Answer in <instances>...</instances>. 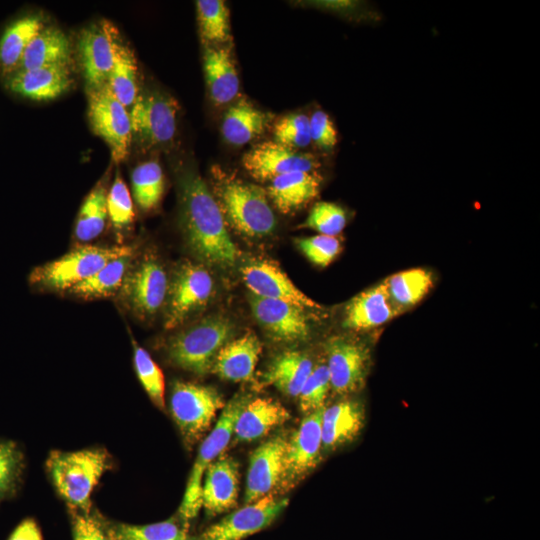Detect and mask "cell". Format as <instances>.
<instances>
[{
	"label": "cell",
	"mask_w": 540,
	"mask_h": 540,
	"mask_svg": "<svg viewBox=\"0 0 540 540\" xmlns=\"http://www.w3.org/2000/svg\"><path fill=\"white\" fill-rule=\"evenodd\" d=\"M203 66L212 101L227 104L239 92V77L229 48L205 45Z\"/></svg>",
	"instance_id": "obj_28"
},
{
	"label": "cell",
	"mask_w": 540,
	"mask_h": 540,
	"mask_svg": "<svg viewBox=\"0 0 540 540\" xmlns=\"http://www.w3.org/2000/svg\"><path fill=\"white\" fill-rule=\"evenodd\" d=\"M201 488L202 507L210 515L233 508L239 493V466L234 458L219 456L204 473Z\"/></svg>",
	"instance_id": "obj_21"
},
{
	"label": "cell",
	"mask_w": 540,
	"mask_h": 540,
	"mask_svg": "<svg viewBox=\"0 0 540 540\" xmlns=\"http://www.w3.org/2000/svg\"><path fill=\"white\" fill-rule=\"evenodd\" d=\"M330 387L345 395L360 390L366 381L370 355L368 348L351 338L333 337L326 344Z\"/></svg>",
	"instance_id": "obj_13"
},
{
	"label": "cell",
	"mask_w": 540,
	"mask_h": 540,
	"mask_svg": "<svg viewBox=\"0 0 540 540\" xmlns=\"http://www.w3.org/2000/svg\"><path fill=\"white\" fill-rule=\"evenodd\" d=\"M250 305L255 319L275 340L294 343L306 340L311 327L307 311L281 300L251 295Z\"/></svg>",
	"instance_id": "obj_17"
},
{
	"label": "cell",
	"mask_w": 540,
	"mask_h": 540,
	"mask_svg": "<svg viewBox=\"0 0 540 540\" xmlns=\"http://www.w3.org/2000/svg\"><path fill=\"white\" fill-rule=\"evenodd\" d=\"M133 251L130 246H80L62 257L34 268L28 277L31 286L68 291L87 280L110 260Z\"/></svg>",
	"instance_id": "obj_5"
},
{
	"label": "cell",
	"mask_w": 540,
	"mask_h": 540,
	"mask_svg": "<svg viewBox=\"0 0 540 540\" xmlns=\"http://www.w3.org/2000/svg\"><path fill=\"white\" fill-rule=\"evenodd\" d=\"M73 540H112V538L94 518L78 515L73 524Z\"/></svg>",
	"instance_id": "obj_47"
},
{
	"label": "cell",
	"mask_w": 540,
	"mask_h": 540,
	"mask_svg": "<svg viewBox=\"0 0 540 540\" xmlns=\"http://www.w3.org/2000/svg\"><path fill=\"white\" fill-rule=\"evenodd\" d=\"M133 253L131 251L110 260L93 276L73 286L68 292L86 300L114 295L120 291L130 270Z\"/></svg>",
	"instance_id": "obj_33"
},
{
	"label": "cell",
	"mask_w": 540,
	"mask_h": 540,
	"mask_svg": "<svg viewBox=\"0 0 540 540\" xmlns=\"http://www.w3.org/2000/svg\"><path fill=\"white\" fill-rule=\"evenodd\" d=\"M23 468V455L10 440H0V500L13 495Z\"/></svg>",
	"instance_id": "obj_42"
},
{
	"label": "cell",
	"mask_w": 540,
	"mask_h": 540,
	"mask_svg": "<svg viewBox=\"0 0 540 540\" xmlns=\"http://www.w3.org/2000/svg\"><path fill=\"white\" fill-rule=\"evenodd\" d=\"M108 218L115 231L123 233L134 222V206L130 191L119 174L116 175L107 194Z\"/></svg>",
	"instance_id": "obj_40"
},
{
	"label": "cell",
	"mask_w": 540,
	"mask_h": 540,
	"mask_svg": "<svg viewBox=\"0 0 540 540\" xmlns=\"http://www.w3.org/2000/svg\"><path fill=\"white\" fill-rule=\"evenodd\" d=\"M181 225L191 252L209 265L233 266L239 251L211 190L192 170L179 178Z\"/></svg>",
	"instance_id": "obj_1"
},
{
	"label": "cell",
	"mask_w": 540,
	"mask_h": 540,
	"mask_svg": "<svg viewBox=\"0 0 540 540\" xmlns=\"http://www.w3.org/2000/svg\"><path fill=\"white\" fill-rule=\"evenodd\" d=\"M346 213L335 203L320 201L311 209L301 227L310 228L321 235L336 237L346 226Z\"/></svg>",
	"instance_id": "obj_41"
},
{
	"label": "cell",
	"mask_w": 540,
	"mask_h": 540,
	"mask_svg": "<svg viewBox=\"0 0 540 540\" xmlns=\"http://www.w3.org/2000/svg\"><path fill=\"white\" fill-rule=\"evenodd\" d=\"M133 348V361L136 374L152 402L158 408L163 409L165 406V381L162 370L150 354L143 347L139 346L135 340H133Z\"/></svg>",
	"instance_id": "obj_39"
},
{
	"label": "cell",
	"mask_w": 540,
	"mask_h": 540,
	"mask_svg": "<svg viewBox=\"0 0 540 540\" xmlns=\"http://www.w3.org/2000/svg\"><path fill=\"white\" fill-rule=\"evenodd\" d=\"M241 271L243 281L252 295L288 302L306 311L320 309L319 304L298 289L272 260L253 259Z\"/></svg>",
	"instance_id": "obj_15"
},
{
	"label": "cell",
	"mask_w": 540,
	"mask_h": 540,
	"mask_svg": "<svg viewBox=\"0 0 540 540\" xmlns=\"http://www.w3.org/2000/svg\"><path fill=\"white\" fill-rule=\"evenodd\" d=\"M274 141L286 147L303 148L311 143L309 117L302 113L281 118L273 129Z\"/></svg>",
	"instance_id": "obj_44"
},
{
	"label": "cell",
	"mask_w": 540,
	"mask_h": 540,
	"mask_svg": "<svg viewBox=\"0 0 540 540\" xmlns=\"http://www.w3.org/2000/svg\"><path fill=\"white\" fill-rule=\"evenodd\" d=\"M262 351L259 338L251 331L229 340L218 352L212 372L233 382L251 380Z\"/></svg>",
	"instance_id": "obj_24"
},
{
	"label": "cell",
	"mask_w": 540,
	"mask_h": 540,
	"mask_svg": "<svg viewBox=\"0 0 540 540\" xmlns=\"http://www.w3.org/2000/svg\"><path fill=\"white\" fill-rule=\"evenodd\" d=\"M288 505L273 494L246 504L202 533L199 540H242L269 526Z\"/></svg>",
	"instance_id": "obj_14"
},
{
	"label": "cell",
	"mask_w": 540,
	"mask_h": 540,
	"mask_svg": "<svg viewBox=\"0 0 540 540\" xmlns=\"http://www.w3.org/2000/svg\"><path fill=\"white\" fill-rule=\"evenodd\" d=\"M224 406L222 395L211 386L184 381L172 386L170 410L188 446L205 434Z\"/></svg>",
	"instance_id": "obj_7"
},
{
	"label": "cell",
	"mask_w": 540,
	"mask_h": 540,
	"mask_svg": "<svg viewBox=\"0 0 540 540\" xmlns=\"http://www.w3.org/2000/svg\"><path fill=\"white\" fill-rule=\"evenodd\" d=\"M271 116L246 100L232 105L225 113L221 131L225 140L235 146L244 145L260 136Z\"/></svg>",
	"instance_id": "obj_32"
},
{
	"label": "cell",
	"mask_w": 540,
	"mask_h": 540,
	"mask_svg": "<svg viewBox=\"0 0 540 540\" xmlns=\"http://www.w3.org/2000/svg\"><path fill=\"white\" fill-rule=\"evenodd\" d=\"M250 399V395L236 394L226 403L215 427L200 445L179 509L184 520H191L199 513L204 473L226 449L233 436L236 419Z\"/></svg>",
	"instance_id": "obj_6"
},
{
	"label": "cell",
	"mask_w": 540,
	"mask_h": 540,
	"mask_svg": "<svg viewBox=\"0 0 540 540\" xmlns=\"http://www.w3.org/2000/svg\"><path fill=\"white\" fill-rule=\"evenodd\" d=\"M213 288L212 276L205 267L189 261L181 263L168 287L165 328L178 327L206 305L213 294Z\"/></svg>",
	"instance_id": "obj_9"
},
{
	"label": "cell",
	"mask_w": 540,
	"mask_h": 540,
	"mask_svg": "<svg viewBox=\"0 0 540 540\" xmlns=\"http://www.w3.org/2000/svg\"><path fill=\"white\" fill-rule=\"evenodd\" d=\"M77 50L87 90L105 85L113 65L112 45L105 21L80 32Z\"/></svg>",
	"instance_id": "obj_19"
},
{
	"label": "cell",
	"mask_w": 540,
	"mask_h": 540,
	"mask_svg": "<svg viewBox=\"0 0 540 540\" xmlns=\"http://www.w3.org/2000/svg\"><path fill=\"white\" fill-rule=\"evenodd\" d=\"M233 325L225 317L210 316L170 338L167 355L178 367L197 375L212 372L219 350L231 339Z\"/></svg>",
	"instance_id": "obj_4"
},
{
	"label": "cell",
	"mask_w": 540,
	"mask_h": 540,
	"mask_svg": "<svg viewBox=\"0 0 540 540\" xmlns=\"http://www.w3.org/2000/svg\"><path fill=\"white\" fill-rule=\"evenodd\" d=\"M87 94L91 128L107 144L114 163L119 164L127 158L133 139L129 110L107 83L87 90Z\"/></svg>",
	"instance_id": "obj_8"
},
{
	"label": "cell",
	"mask_w": 540,
	"mask_h": 540,
	"mask_svg": "<svg viewBox=\"0 0 540 540\" xmlns=\"http://www.w3.org/2000/svg\"><path fill=\"white\" fill-rule=\"evenodd\" d=\"M365 424V409L358 400L347 399L325 407L322 415V450L334 451L358 437Z\"/></svg>",
	"instance_id": "obj_23"
},
{
	"label": "cell",
	"mask_w": 540,
	"mask_h": 540,
	"mask_svg": "<svg viewBox=\"0 0 540 540\" xmlns=\"http://www.w3.org/2000/svg\"><path fill=\"white\" fill-rule=\"evenodd\" d=\"M200 34L206 45L220 44L230 39L229 10L221 0L196 2Z\"/></svg>",
	"instance_id": "obj_37"
},
{
	"label": "cell",
	"mask_w": 540,
	"mask_h": 540,
	"mask_svg": "<svg viewBox=\"0 0 540 540\" xmlns=\"http://www.w3.org/2000/svg\"><path fill=\"white\" fill-rule=\"evenodd\" d=\"M242 164L253 178L263 182L291 172L316 171L320 166L312 154L299 152L274 140L262 142L245 153Z\"/></svg>",
	"instance_id": "obj_16"
},
{
	"label": "cell",
	"mask_w": 540,
	"mask_h": 540,
	"mask_svg": "<svg viewBox=\"0 0 540 540\" xmlns=\"http://www.w3.org/2000/svg\"><path fill=\"white\" fill-rule=\"evenodd\" d=\"M44 28L36 14L22 16L11 22L0 36V76L3 81L16 73L30 41Z\"/></svg>",
	"instance_id": "obj_29"
},
{
	"label": "cell",
	"mask_w": 540,
	"mask_h": 540,
	"mask_svg": "<svg viewBox=\"0 0 540 540\" xmlns=\"http://www.w3.org/2000/svg\"><path fill=\"white\" fill-rule=\"evenodd\" d=\"M321 182L317 171L291 172L271 180L266 193L282 214H289L316 198Z\"/></svg>",
	"instance_id": "obj_27"
},
{
	"label": "cell",
	"mask_w": 540,
	"mask_h": 540,
	"mask_svg": "<svg viewBox=\"0 0 540 540\" xmlns=\"http://www.w3.org/2000/svg\"><path fill=\"white\" fill-rule=\"evenodd\" d=\"M133 197L144 211L158 206L164 192V175L158 161L149 160L136 166L131 173Z\"/></svg>",
	"instance_id": "obj_36"
},
{
	"label": "cell",
	"mask_w": 540,
	"mask_h": 540,
	"mask_svg": "<svg viewBox=\"0 0 540 540\" xmlns=\"http://www.w3.org/2000/svg\"><path fill=\"white\" fill-rule=\"evenodd\" d=\"M297 246L313 264L326 267L340 253V241L333 236L314 235L296 240Z\"/></svg>",
	"instance_id": "obj_45"
},
{
	"label": "cell",
	"mask_w": 540,
	"mask_h": 540,
	"mask_svg": "<svg viewBox=\"0 0 540 540\" xmlns=\"http://www.w3.org/2000/svg\"><path fill=\"white\" fill-rule=\"evenodd\" d=\"M112 540H193L186 529L174 520L147 525H120L111 534Z\"/></svg>",
	"instance_id": "obj_38"
},
{
	"label": "cell",
	"mask_w": 540,
	"mask_h": 540,
	"mask_svg": "<svg viewBox=\"0 0 540 540\" xmlns=\"http://www.w3.org/2000/svg\"><path fill=\"white\" fill-rule=\"evenodd\" d=\"M168 277L153 255H146L130 269L120 289L124 303L141 319L155 315L165 302Z\"/></svg>",
	"instance_id": "obj_11"
},
{
	"label": "cell",
	"mask_w": 540,
	"mask_h": 540,
	"mask_svg": "<svg viewBox=\"0 0 540 540\" xmlns=\"http://www.w3.org/2000/svg\"><path fill=\"white\" fill-rule=\"evenodd\" d=\"M107 194L106 186L99 182L83 201L74 228L79 242L92 241L104 231L108 218Z\"/></svg>",
	"instance_id": "obj_35"
},
{
	"label": "cell",
	"mask_w": 540,
	"mask_h": 540,
	"mask_svg": "<svg viewBox=\"0 0 540 540\" xmlns=\"http://www.w3.org/2000/svg\"><path fill=\"white\" fill-rule=\"evenodd\" d=\"M313 367L311 358L301 351L282 352L263 373L261 385L274 386L287 396L298 397Z\"/></svg>",
	"instance_id": "obj_30"
},
{
	"label": "cell",
	"mask_w": 540,
	"mask_h": 540,
	"mask_svg": "<svg viewBox=\"0 0 540 540\" xmlns=\"http://www.w3.org/2000/svg\"><path fill=\"white\" fill-rule=\"evenodd\" d=\"M287 438L276 435L251 454L246 478L245 503H253L279 487L284 471Z\"/></svg>",
	"instance_id": "obj_18"
},
{
	"label": "cell",
	"mask_w": 540,
	"mask_h": 540,
	"mask_svg": "<svg viewBox=\"0 0 540 540\" xmlns=\"http://www.w3.org/2000/svg\"><path fill=\"white\" fill-rule=\"evenodd\" d=\"M211 181V192L227 225L249 238H263L275 230L276 218L264 189L218 166L211 170Z\"/></svg>",
	"instance_id": "obj_2"
},
{
	"label": "cell",
	"mask_w": 540,
	"mask_h": 540,
	"mask_svg": "<svg viewBox=\"0 0 540 540\" xmlns=\"http://www.w3.org/2000/svg\"><path fill=\"white\" fill-rule=\"evenodd\" d=\"M7 540H43V538L37 523L27 518L17 525Z\"/></svg>",
	"instance_id": "obj_48"
},
{
	"label": "cell",
	"mask_w": 540,
	"mask_h": 540,
	"mask_svg": "<svg viewBox=\"0 0 540 540\" xmlns=\"http://www.w3.org/2000/svg\"><path fill=\"white\" fill-rule=\"evenodd\" d=\"M392 301L402 310L418 304L433 287V275L424 268L400 271L384 280Z\"/></svg>",
	"instance_id": "obj_34"
},
{
	"label": "cell",
	"mask_w": 540,
	"mask_h": 540,
	"mask_svg": "<svg viewBox=\"0 0 540 540\" xmlns=\"http://www.w3.org/2000/svg\"><path fill=\"white\" fill-rule=\"evenodd\" d=\"M324 408L306 414L297 430L287 440L284 471L279 485L283 492L295 487L320 461Z\"/></svg>",
	"instance_id": "obj_12"
},
{
	"label": "cell",
	"mask_w": 540,
	"mask_h": 540,
	"mask_svg": "<svg viewBox=\"0 0 540 540\" xmlns=\"http://www.w3.org/2000/svg\"><path fill=\"white\" fill-rule=\"evenodd\" d=\"M109 464L108 454L102 449L54 451L47 469L61 497L72 507L88 512L91 494Z\"/></svg>",
	"instance_id": "obj_3"
},
{
	"label": "cell",
	"mask_w": 540,
	"mask_h": 540,
	"mask_svg": "<svg viewBox=\"0 0 540 540\" xmlns=\"http://www.w3.org/2000/svg\"><path fill=\"white\" fill-rule=\"evenodd\" d=\"M330 389V378L326 363L314 365L298 395L302 412L309 414L325 407L324 402Z\"/></svg>",
	"instance_id": "obj_43"
},
{
	"label": "cell",
	"mask_w": 540,
	"mask_h": 540,
	"mask_svg": "<svg viewBox=\"0 0 540 540\" xmlns=\"http://www.w3.org/2000/svg\"><path fill=\"white\" fill-rule=\"evenodd\" d=\"M403 311L392 301L384 281L353 297L345 307L343 326L367 331L391 321Z\"/></svg>",
	"instance_id": "obj_20"
},
{
	"label": "cell",
	"mask_w": 540,
	"mask_h": 540,
	"mask_svg": "<svg viewBox=\"0 0 540 540\" xmlns=\"http://www.w3.org/2000/svg\"><path fill=\"white\" fill-rule=\"evenodd\" d=\"M309 121L311 142L325 151H331L337 144V131L328 114L316 110Z\"/></svg>",
	"instance_id": "obj_46"
},
{
	"label": "cell",
	"mask_w": 540,
	"mask_h": 540,
	"mask_svg": "<svg viewBox=\"0 0 540 540\" xmlns=\"http://www.w3.org/2000/svg\"><path fill=\"white\" fill-rule=\"evenodd\" d=\"M290 417L289 411L273 398H251L236 419L233 439L236 442L254 441L283 425Z\"/></svg>",
	"instance_id": "obj_25"
},
{
	"label": "cell",
	"mask_w": 540,
	"mask_h": 540,
	"mask_svg": "<svg viewBox=\"0 0 540 540\" xmlns=\"http://www.w3.org/2000/svg\"><path fill=\"white\" fill-rule=\"evenodd\" d=\"M176 101L158 92L139 93L129 108L132 136L146 147L172 141L176 133Z\"/></svg>",
	"instance_id": "obj_10"
},
{
	"label": "cell",
	"mask_w": 540,
	"mask_h": 540,
	"mask_svg": "<svg viewBox=\"0 0 540 540\" xmlns=\"http://www.w3.org/2000/svg\"><path fill=\"white\" fill-rule=\"evenodd\" d=\"M72 48L67 35L57 27L43 28L30 41L19 70L46 66H70ZM18 70V71H19Z\"/></svg>",
	"instance_id": "obj_31"
},
{
	"label": "cell",
	"mask_w": 540,
	"mask_h": 540,
	"mask_svg": "<svg viewBox=\"0 0 540 540\" xmlns=\"http://www.w3.org/2000/svg\"><path fill=\"white\" fill-rule=\"evenodd\" d=\"M72 83L70 66L62 65L19 70L4 81L10 92L33 101L55 99Z\"/></svg>",
	"instance_id": "obj_22"
},
{
	"label": "cell",
	"mask_w": 540,
	"mask_h": 540,
	"mask_svg": "<svg viewBox=\"0 0 540 540\" xmlns=\"http://www.w3.org/2000/svg\"><path fill=\"white\" fill-rule=\"evenodd\" d=\"M110 36L113 65L107 84L113 95L129 110L139 92L137 59L118 29L105 21Z\"/></svg>",
	"instance_id": "obj_26"
}]
</instances>
